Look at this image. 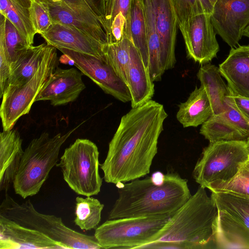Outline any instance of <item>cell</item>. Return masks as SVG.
<instances>
[{
    "instance_id": "cell-20",
    "label": "cell",
    "mask_w": 249,
    "mask_h": 249,
    "mask_svg": "<svg viewBox=\"0 0 249 249\" xmlns=\"http://www.w3.org/2000/svg\"><path fill=\"white\" fill-rule=\"evenodd\" d=\"M218 68L231 93L249 98V44L231 48Z\"/></svg>"
},
{
    "instance_id": "cell-26",
    "label": "cell",
    "mask_w": 249,
    "mask_h": 249,
    "mask_svg": "<svg viewBox=\"0 0 249 249\" xmlns=\"http://www.w3.org/2000/svg\"><path fill=\"white\" fill-rule=\"evenodd\" d=\"M47 46L45 43L32 46L10 64V76L6 88L19 86L30 80L41 63Z\"/></svg>"
},
{
    "instance_id": "cell-6",
    "label": "cell",
    "mask_w": 249,
    "mask_h": 249,
    "mask_svg": "<svg viewBox=\"0 0 249 249\" xmlns=\"http://www.w3.org/2000/svg\"><path fill=\"white\" fill-rule=\"evenodd\" d=\"M99 156L95 143L89 139H77L65 149L56 166L75 193L85 196L97 195L103 181L99 173Z\"/></svg>"
},
{
    "instance_id": "cell-25",
    "label": "cell",
    "mask_w": 249,
    "mask_h": 249,
    "mask_svg": "<svg viewBox=\"0 0 249 249\" xmlns=\"http://www.w3.org/2000/svg\"><path fill=\"white\" fill-rule=\"evenodd\" d=\"M196 76L209 98L212 115L225 111V100L231 94V91L222 79L219 68L211 64L203 65L199 68Z\"/></svg>"
},
{
    "instance_id": "cell-34",
    "label": "cell",
    "mask_w": 249,
    "mask_h": 249,
    "mask_svg": "<svg viewBox=\"0 0 249 249\" xmlns=\"http://www.w3.org/2000/svg\"><path fill=\"white\" fill-rule=\"evenodd\" d=\"M178 27L192 17L201 14L211 15L213 6L208 0H171Z\"/></svg>"
},
{
    "instance_id": "cell-21",
    "label": "cell",
    "mask_w": 249,
    "mask_h": 249,
    "mask_svg": "<svg viewBox=\"0 0 249 249\" xmlns=\"http://www.w3.org/2000/svg\"><path fill=\"white\" fill-rule=\"evenodd\" d=\"M127 86L131 97L132 108L151 100L154 94V84L148 69L132 41L130 47Z\"/></svg>"
},
{
    "instance_id": "cell-16",
    "label": "cell",
    "mask_w": 249,
    "mask_h": 249,
    "mask_svg": "<svg viewBox=\"0 0 249 249\" xmlns=\"http://www.w3.org/2000/svg\"><path fill=\"white\" fill-rule=\"evenodd\" d=\"M158 34L160 58L164 71L174 67L178 24L171 0H149Z\"/></svg>"
},
{
    "instance_id": "cell-33",
    "label": "cell",
    "mask_w": 249,
    "mask_h": 249,
    "mask_svg": "<svg viewBox=\"0 0 249 249\" xmlns=\"http://www.w3.org/2000/svg\"><path fill=\"white\" fill-rule=\"evenodd\" d=\"M206 188L212 192H221L249 198V158L230 180L210 184Z\"/></svg>"
},
{
    "instance_id": "cell-13",
    "label": "cell",
    "mask_w": 249,
    "mask_h": 249,
    "mask_svg": "<svg viewBox=\"0 0 249 249\" xmlns=\"http://www.w3.org/2000/svg\"><path fill=\"white\" fill-rule=\"evenodd\" d=\"M210 14H201L178 27L186 46L187 55L196 62L205 64L217 56L219 46Z\"/></svg>"
},
{
    "instance_id": "cell-5",
    "label": "cell",
    "mask_w": 249,
    "mask_h": 249,
    "mask_svg": "<svg viewBox=\"0 0 249 249\" xmlns=\"http://www.w3.org/2000/svg\"><path fill=\"white\" fill-rule=\"evenodd\" d=\"M5 193L0 205V215L45 234L62 243L67 249H102L94 235L83 234L68 227L60 217L38 212L30 199L18 203L7 192Z\"/></svg>"
},
{
    "instance_id": "cell-17",
    "label": "cell",
    "mask_w": 249,
    "mask_h": 249,
    "mask_svg": "<svg viewBox=\"0 0 249 249\" xmlns=\"http://www.w3.org/2000/svg\"><path fill=\"white\" fill-rule=\"evenodd\" d=\"M0 249H67L45 234L0 215Z\"/></svg>"
},
{
    "instance_id": "cell-30",
    "label": "cell",
    "mask_w": 249,
    "mask_h": 249,
    "mask_svg": "<svg viewBox=\"0 0 249 249\" xmlns=\"http://www.w3.org/2000/svg\"><path fill=\"white\" fill-rule=\"evenodd\" d=\"M0 46L3 48L10 64L31 47L14 24L2 15L0 18Z\"/></svg>"
},
{
    "instance_id": "cell-32",
    "label": "cell",
    "mask_w": 249,
    "mask_h": 249,
    "mask_svg": "<svg viewBox=\"0 0 249 249\" xmlns=\"http://www.w3.org/2000/svg\"><path fill=\"white\" fill-rule=\"evenodd\" d=\"M131 42L124 37L119 42L107 43L103 48V57L127 85Z\"/></svg>"
},
{
    "instance_id": "cell-8",
    "label": "cell",
    "mask_w": 249,
    "mask_h": 249,
    "mask_svg": "<svg viewBox=\"0 0 249 249\" xmlns=\"http://www.w3.org/2000/svg\"><path fill=\"white\" fill-rule=\"evenodd\" d=\"M170 217L108 219L95 229L94 236L102 249H142L154 240Z\"/></svg>"
},
{
    "instance_id": "cell-22",
    "label": "cell",
    "mask_w": 249,
    "mask_h": 249,
    "mask_svg": "<svg viewBox=\"0 0 249 249\" xmlns=\"http://www.w3.org/2000/svg\"><path fill=\"white\" fill-rule=\"evenodd\" d=\"M22 139L13 128L0 134V191L7 192L13 183L24 153Z\"/></svg>"
},
{
    "instance_id": "cell-3",
    "label": "cell",
    "mask_w": 249,
    "mask_h": 249,
    "mask_svg": "<svg viewBox=\"0 0 249 249\" xmlns=\"http://www.w3.org/2000/svg\"><path fill=\"white\" fill-rule=\"evenodd\" d=\"M217 217L214 200L208 196L205 188L199 186L151 243L169 242L180 244L184 249L206 248L214 243Z\"/></svg>"
},
{
    "instance_id": "cell-31",
    "label": "cell",
    "mask_w": 249,
    "mask_h": 249,
    "mask_svg": "<svg viewBox=\"0 0 249 249\" xmlns=\"http://www.w3.org/2000/svg\"><path fill=\"white\" fill-rule=\"evenodd\" d=\"M104 207L100 201L91 196L84 198L77 196L75 199L74 222L81 230H95L101 220V213Z\"/></svg>"
},
{
    "instance_id": "cell-23",
    "label": "cell",
    "mask_w": 249,
    "mask_h": 249,
    "mask_svg": "<svg viewBox=\"0 0 249 249\" xmlns=\"http://www.w3.org/2000/svg\"><path fill=\"white\" fill-rule=\"evenodd\" d=\"M178 108L176 117L184 128L202 125L213 114L210 100L201 86L196 87Z\"/></svg>"
},
{
    "instance_id": "cell-39",
    "label": "cell",
    "mask_w": 249,
    "mask_h": 249,
    "mask_svg": "<svg viewBox=\"0 0 249 249\" xmlns=\"http://www.w3.org/2000/svg\"><path fill=\"white\" fill-rule=\"evenodd\" d=\"M211 5L213 6L217 0H208Z\"/></svg>"
},
{
    "instance_id": "cell-2",
    "label": "cell",
    "mask_w": 249,
    "mask_h": 249,
    "mask_svg": "<svg viewBox=\"0 0 249 249\" xmlns=\"http://www.w3.org/2000/svg\"><path fill=\"white\" fill-rule=\"evenodd\" d=\"M108 218L170 217L191 196L187 180L176 173L165 175L163 183L151 176L122 183Z\"/></svg>"
},
{
    "instance_id": "cell-36",
    "label": "cell",
    "mask_w": 249,
    "mask_h": 249,
    "mask_svg": "<svg viewBox=\"0 0 249 249\" xmlns=\"http://www.w3.org/2000/svg\"><path fill=\"white\" fill-rule=\"evenodd\" d=\"M233 102L242 114L249 121V98L231 93Z\"/></svg>"
},
{
    "instance_id": "cell-19",
    "label": "cell",
    "mask_w": 249,
    "mask_h": 249,
    "mask_svg": "<svg viewBox=\"0 0 249 249\" xmlns=\"http://www.w3.org/2000/svg\"><path fill=\"white\" fill-rule=\"evenodd\" d=\"M200 133L210 143L219 142L246 141L249 137L240 116L233 107L212 115L201 125Z\"/></svg>"
},
{
    "instance_id": "cell-14",
    "label": "cell",
    "mask_w": 249,
    "mask_h": 249,
    "mask_svg": "<svg viewBox=\"0 0 249 249\" xmlns=\"http://www.w3.org/2000/svg\"><path fill=\"white\" fill-rule=\"evenodd\" d=\"M210 18L217 34L235 48L249 25V0H217Z\"/></svg>"
},
{
    "instance_id": "cell-28",
    "label": "cell",
    "mask_w": 249,
    "mask_h": 249,
    "mask_svg": "<svg viewBox=\"0 0 249 249\" xmlns=\"http://www.w3.org/2000/svg\"><path fill=\"white\" fill-rule=\"evenodd\" d=\"M142 1L148 47V70L153 81H159L165 72L160 58V43L149 0Z\"/></svg>"
},
{
    "instance_id": "cell-38",
    "label": "cell",
    "mask_w": 249,
    "mask_h": 249,
    "mask_svg": "<svg viewBox=\"0 0 249 249\" xmlns=\"http://www.w3.org/2000/svg\"><path fill=\"white\" fill-rule=\"evenodd\" d=\"M243 36L249 38V25L244 30L243 33Z\"/></svg>"
},
{
    "instance_id": "cell-7",
    "label": "cell",
    "mask_w": 249,
    "mask_h": 249,
    "mask_svg": "<svg viewBox=\"0 0 249 249\" xmlns=\"http://www.w3.org/2000/svg\"><path fill=\"white\" fill-rule=\"evenodd\" d=\"M249 158V146L246 141L210 143L193 172L196 182L205 188L211 183L231 179Z\"/></svg>"
},
{
    "instance_id": "cell-9",
    "label": "cell",
    "mask_w": 249,
    "mask_h": 249,
    "mask_svg": "<svg viewBox=\"0 0 249 249\" xmlns=\"http://www.w3.org/2000/svg\"><path fill=\"white\" fill-rule=\"evenodd\" d=\"M45 56L34 76L22 85L6 88L2 96L0 116L3 130L12 129L28 114L46 82L57 67L56 48L47 44Z\"/></svg>"
},
{
    "instance_id": "cell-4",
    "label": "cell",
    "mask_w": 249,
    "mask_h": 249,
    "mask_svg": "<svg viewBox=\"0 0 249 249\" xmlns=\"http://www.w3.org/2000/svg\"><path fill=\"white\" fill-rule=\"evenodd\" d=\"M62 134L50 137L43 132L33 139L24 151L13 185L15 193L23 198L36 195L57 164L60 148L82 124Z\"/></svg>"
},
{
    "instance_id": "cell-37",
    "label": "cell",
    "mask_w": 249,
    "mask_h": 249,
    "mask_svg": "<svg viewBox=\"0 0 249 249\" xmlns=\"http://www.w3.org/2000/svg\"><path fill=\"white\" fill-rule=\"evenodd\" d=\"M38 1L42 2L48 5L52 4L53 3H55L60 0H36Z\"/></svg>"
},
{
    "instance_id": "cell-1",
    "label": "cell",
    "mask_w": 249,
    "mask_h": 249,
    "mask_svg": "<svg viewBox=\"0 0 249 249\" xmlns=\"http://www.w3.org/2000/svg\"><path fill=\"white\" fill-rule=\"evenodd\" d=\"M167 116L163 106L151 100L122 117L100 165L106 182H127L149 173Z\"/></svg>"
},
{
    "instance_id": "cell-12",
    "label": "cell",
    "mask_w": 249,
    "mask_h": 249,
    "mask_svg": "<svg viewBox=\"0 0 249 249\" xmlns=\"http://www.w3.org/2000/svg\"><path fill=\"white\" fill-rule=\"evenodd\" d=\"M59 50L71 59L81 73L89 78L106 93L124 103L131 101L127 85L103 56L98 57L65 49Z\"/></svg>"
},
{
    "instance_id": "cell-40",
    "label": "cell",
    "mask_w": 249,
    "mask_h": 249,
    "mask_svg": "<svg viewBox=\"0 0 249 249\" xmlns=\"http://www.w3.org/2000/svg\"><path fill=\"white\" fill-rule=\"evenodd\" d=\"M247 144L248 145V146H249V139H248L247 141Z\"/></svg>"
},
{
    "instance_id": "cell-18",
    "label": "cell",
    "mask_w": 249,
    "mask_h": 249,
    "mask_svg": "<svg viewBox=\"0 0 249 249\" xmlns=\"http://www.w3.org/2000/svg\"><path fill=\"white\" fill-rule=\"evenodd\" d=\"M41 36L47 44L102 57L104 45L71 26L54 23Z\"/></svg>"
},
{
    "instance_id": "cell-10",
    "label": "cell",
    "mask_w": 249,
    "mask_h": 249,
    "mask_svg": "<svg viewBox=\"0 0 249 249\" xmlns=\"http://www.w3.org/2000/svg\"><path fill=\"white\" fill-rule=\"evenodd\" d=\"M211 196L218 209L215 248L249 249V198L221 192Z\"/></svg>"
},
{
    "instance_id": "cell-27",
    "label": "cell",
    "mask_w": 249,
    "mask_h": 249,
    "mask_svg": "<svg viewBox=\"0 0 249 249\" xmlns=\"http://www.w3.org/2000/svg\"><path fill=\"white\" fill-rule=\"evenodd\" d=\"M32 0H0V15L17 28L30 46H33L36 34L32 26L30 8Z\"/></svg>"
},
{
    "instance_id": "cell-11",
    "label": "cell",
    "mask_w": 249,
    "mask_h": 249,
    "mask_svg": "<svg viewBox=\"0 0 249 249\" xmlns=\"http://www.w3.org/2000/svg\"><path fill=\"white\" fill-rule=\"evenodd\" d=\"M53 23L71 26L108 43L104 0H60L49 5Z\"/></svg>"
},
{
    "instance_id": "cell-24",
    "label": "cell",
    "mask_w": 249,
    "mask_h": 249,
    "mask_svg": "<svg viewBox=\"0 0 249 249\" xmlns=\"http://www.w3.org/2000/svg\"><path fill=\"white\" fill-rule=\"evenodd\" d=\"M132 0H104L108 43L130 39L129 14Z\"/></svg>"
},
{
    "instance_id": "cell-29",
    "label": "cell",
    "mask_w": 249,
    "mask_h": 249,
    "mask_svg": "<svg viewBox=\"0 0 249 249\" xmlns=\"http://www.w3.org/2000/svg\"><path fill=\"white\" fill-rule=\"evenodd\" d=\"M131 40L138 49L145 66L148 69V47L143 5L142 0H132L130 6Z\"/></svg>"
},
{
    "instance_id": "cell-15",
    "label": "cell",
    "mask_w": 249,
    "mask_h": 249,
    "mask_svg": "<svg viewBox=\"0 0 249 249\" xmlns=\"http://www.w3.org/2000/svg\"><path fill=\"white\" fill-rule=\"evenodd\" d=\"M82 73L71 68L57 67L46 82L36 99L49 101L53 106H63L73 102L86 88Z\"/></svg>"
},
{
    "instance_id": "cell-35",
    "label": "cell",
    "mask_w": 249,
    "mask_h": 249,
    "mask_svg": "<svg viewBox=\"0 0 249 249\" xmlns=\"http://www.w3.org/2000/svg\"><path fill=\"white\" fill-rule=\"evenodd\" d=\"M30 19L36 34L47 31L53 25L49 5L32 0L30 8Z\"/></svg>"
}]
</instances>
